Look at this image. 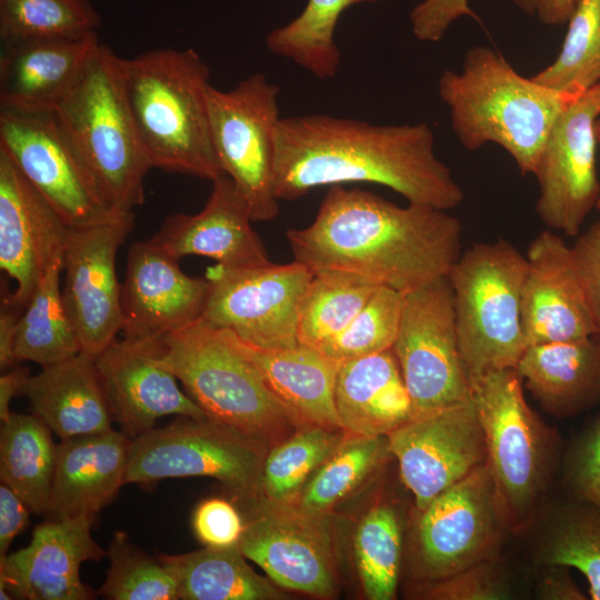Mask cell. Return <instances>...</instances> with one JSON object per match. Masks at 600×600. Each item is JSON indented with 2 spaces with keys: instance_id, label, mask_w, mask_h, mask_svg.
Returning <instances> with one entry per match:
<instances>
[{
  "instance_id": "6da1fadb",
  "label": "cell",
  "mask_w": 600,
  "mask_h": 600,
  "mask_svg": "<svg viewBox=\"0 0 600 600\" xmlns=\"http://www.w3.org/2000/svg\"><path fill=\"white\" fill-rule=\"evenodd\" d=\"M296 261L313 274L402 293L448 277L461 254L462 226L446 210L400 207L360 188L331 186L313 221L288 229Z\"/></svg>"
},
{
  "instance_id": "e0dca14e",
  "label": "cell",
  "mask_w": 600,
  "mask_h": 600,
  "mask_svg": "<svg viewBox=\"0 0 600 600\" xmlns=\"http://www.w3.org/2000/svg\"><path fill=\"white\" fill-rule=\"evenodd\" d=\"M239 546L278 587L322 599L338 593L336 543L326 514L263 500Z\"/></svg>"
},
{
  "instance_id": "277c9868",
  "label": "cell",
  "mask_w": 600,
  "mask_h": 600,
  "mask_svg": "<svg viewBox=\"0 0 600 600\" xmlns=\"http://www.w3.org/2000/svg\"><path fill=\"white\" fill-rule=\"evenodd\" d=\"M438 90L463 148L473 151L497 143L522 176L534 174L554 121L580 97L522 77L489 47L469 49L462 71L446 70Z\"/></svg>"
},
{
  "instance_id": "ffe728a7",
  "label": "cell",
  "mask_w": 600,
  "mask_h": 600,
  "mask_svg": "<svg viewBox=\"0 0 600 600\" xmlns=\"http://www.w3.org/2000/svg\"><path fill=\"white\" fill-rule=\"evenodd\" d=\"M69 226L0 149V268L16 281L7 298L22 310L49 268L63 260Z\"/></svg>"
},
{
  "instance_id": "8d00e7d4",
  "label": "cell",
  "mask_w": 600,
  "mask_h": 600,
  "mask_svg": "<svg viewBox=\"0 0 600 600\" xmlns=\"http://www.w3.org/2000/svg\"><path fill=\"white\" fill-rule=\"evenodd\" d=\"M403 554L399 509L389 501L374 503L359 521L353 536L356 569L367 599L396 598Z\"/></svg>"
},
{
  "instance_id": "f546056e",
  "label": "cell",
  "mask_w": 600,
  "mask_h": 600,
  "mask_svg": "<svg viewBox=\"0 0 600 600\" xmlns=\"http://www.w3.org/2000/svg\"><path fill=\"white\" fill-rule=\"evenodd\" d=\"M22 396L33 414L61 439L112 429L96 359L82 352L30 376Z\"/></svg>"
},
{
  "instance_id": "f1b7e54d",
  "label": "cell",
  "mask_w": 600,
  "mask_h": 600,
  "mask_svg": "<svg viewBox=\"0 0 600 600\" xmlns=\"http://www.w3.org/2000/svg\"><path fill=\"white\" fill-rule=\"evenodd\" d=\"M516 370L549 414L566 419L600 407V339L528 347Z\"/></svg>"
},
{
  "instance_id": "e575fe53",
  "label": "cell",
  "mask_w": 600,
  "mask_h": 600,
  "mask_svg": "<svg viewBox=\"0 0 600 600\" xmlns=\"http://www.w3.org/2000/svg\"><path fill=\"white\" fill-rule=\"evenodd\" d=\"M379 0H308L302 12L266 38L270 52L293 61L318 79L336 77L341 53L336 43L340 16L350 7Z\"/></svg>"
},
{
  "instance_id": "816d5d0a",
  "label": "cell",
  "mask_w": 600,
  "mask_h": 600,
  "mask_svg": "<svg viewBox=\"0 0 600 600\" xmlns=\"http://www.w3.org/2000/svg\"><path fill=\"white\" fill-rule=\"evenodd\" d=\"M22 309L14 306L7 296L1 292L0 309V367L1 370L17 364L13 354V343L19 318Z\"/></svg>"
},
{
  "instance_id": "4dcf8cb0",
  "label": "cell",
  "mask_w": 600,
  "mask_h": 600,
  "mask_svg": "<svg viewBox=\"0 0 600 600\" xmlns=\"http://www.w3.org/2000/svg\"><path fill=\"white\" fill-rule=\"evenodd\" d=\"M526 533L532 560L540 567L563 566L587 579L592 600H600V508L572 498L548 500Z\"/></svg>"
},
{
  "instance_id": "7a4b0ae2",
  "label": "cell",
  "mask_w": 600,
  "mask_h": 600,
  "mask_svg": "<svg viewBox=\"0 0 600 600\" xmlns=\"http://www.w3.org/2000/svg\"><path fill=\"white\" fill-rule=\"evenodd\" d=\"M376 183L409 203L449 211L464 193L434 152L428 123L379 126L316 113L280 118L274 129V191L292 201L314 188Z\"/></svg>"
},
{
  "instance_id": "8fae6325",
  "label": "cell",
  "mask_w": 600,
  "mask_h": 600,
  "mask_svg": "<svg viewBox=\"0 0 600 600\" xmlns=\"http://www.w3.org/2000/svg\"><path fill=\"white\" fill-rule=\"evenodd\" d=\"M280 88L254 73L230 91L207 89L210 130L219 164L243 197L252 221L280 212L274 191V129Z\"/></svg>"
},
{
  "instance_id": "5b68a950",
  "label": "cell",
  "mask_w": 600,
  "mask_h": 600,
  "mask_svg": "<svg viewBox=\"0 0 600 600\" xmlns=\"http://www.w3.org/2000/svg\"><path fill=\"white\" fill-rule=\"evenodd\" d=\"M472 401L483 430L486 467L510 531L526 533L560 472V433L529 406L516 369L480 378L472 384Z\"/></svg>"
},
{
  "instance_id": "681fc988",
  "label": "cell",
  "mask_w": 600,
  "mask_h": 600,
  "mask_svg": "<svg viewBox=\"0 0 600 600\" xmlns=\"http://www.w3.org/2000/svg\"><path fill=\"white\" fill-rule=\"evenodd\" d=\"M31 511L20 497L7 484L0 486V561L3 560L13 539L23 530Z\"/></svg>"
},
{
  "instance_id": "d6986e66",
  "label": "cell",
  "mask_w": 600,
  "mask_h": 600,
  "mask_svg": "<svg viewBox=\"0 0 600 600\" xmlns=\"http://www.w3.org/2000/svg\"><path fill=\"white\" fill-rule=\"evenodd\" d=\"M163 349V338L123 337L96 358L112 419L131 439L164 416L207 419L164 366Z\"/></svg>"
},
{
  "instance_id": "4316f807",
  "label": "cell",
  "mask_w": 600,
  "mask_h": 600,
  "mask_svg": "<svg viewBox=\"0 0 600 600\" xmlns=\"http://www.w3.org/2000/svg\"><path fill=\"white\" fill-rule=\"evenodd\" d=\"M132 439L113 429L62 439L57 446L48 520L86 517L91 520L117 496L124 477Z\"/></svg>"
},
{
  "instance_id": "8992f818",
  "label": "cell",
  "mask_w": 600,
  "mask_h": 600,
  "mask_svg": "<svg viewBox=\"0 0 600 600\" xmlns=\"http://www.w3.org/2000/svg\"><path fill=\"white\" fill-rule=\"evenodd\" d=\"M119 58L99 43L54 111L109 202L132 212L144 201L152 167L127 104Z\"/></svg>"
},
{
  "instance_id": "30bf717a",
  "label": "cell",
  "mask_w": 600,
  "mask_h": 600,
  "mask_svg": "<svg viewBox=\"0 0 600 600\" xmlns=\"http://www.w3.org/2000/svg\"><path fill=\"white\" fill-rule=\"evenodd\" d=\"M267 451L232 429L208 419L184 417L132 439L124 484L210 477L238 498L249 500L259 494Z\"/></svg>"
},
{
  "instance_id": "44dd1931",
  "label": "cell",
  "mask_w": 600,
  "mask_h": 600,
  "mask_svg": "<svg viewBox=\"0 0 600 600\" xmlns=\"http://www.w3.org/2000/svg\"><path fill=\"white\" fill-rule=\"evenodd\" d=\"M92 522L81 517L36 527L27 547L0 561V599H94L79 573L82 562L107 554L91 536Z\"/></svg>"
},
{
  "instance_id": "603a6c76",
  "label": "cell",
  "mask_w": 600,
  "mask_h": 600,
  "mask_svg": "<svg viewBox=\"0 0 600 600\" xmlns=\"http://www.w3.org/2000/svg\"><path fill=\"white\" fill-rule=\"evenodd\" d=\"M526 258L521 326L527 348L596 336L571 247L547 229L530 242Z\"/></svg>"
},
{
  "instance_id": "f35d334b",
  "label": "cell",
  "mask_w": 600,
  "mask_h": 600,
  "mask_svg": "<svg viewBox=\"0 0 600 600\" xmlns=\"http://www.w3.org/2000/svg\"><path fill=\"white\" fill-rule=\"evenodd\" d=\"M377 286L331 274H313L299 304V344L322 351L353 320Z\"/></svg>"
},
{
  "instance_id": "f5cc1de1",
  "label": "cell",
  "mask_w": 600,
  "mask_h": 600,
  "mask_svg": "<svg viewBox=\"0 0 600 600\" xmlns=\"http://www.w3.org/2000/svg\"><path fill=\"white\" fill-rule=\"evenodd\" d=\"M523 12L536 16L542 23H566L576 6V0H512Z\"/></svg>"
},
{
  "instance_id": "3957f363",
  "label": "cell",
  "mask_w": 600,
  "mask_h": 600,
  "mask_svg": "<svg viewBox=\"0 0 600 600\" xmlns=\"http://www.w3.org/2000/svg\"><path fill=\"white\" fill-rule=\"evenodd\" d=\"M124 97L152 168L216 180L224 174L212 143L210 69L191 48L119 58Z\"/></svg>"
},
{
  "instance_id": "d4e9b609",
  "label": "cell",
  "mask_w": 600,
  "mask_h": 600,
  "mask_svg": "<svg viewBox=\"0 0 600 600\" xmlns=\"http://www.w3.org/2000/svg\"><path fill=\"white\" fill-rule=\"evenodd\" d=\"M99 43L97 32L2 41L0 108L54 110Z\"/></svg>"
},
{
  "instance_id": "ee69618b",
  "label": "cell",
  "mask_w": 600,
  "mask_h": 600,
  "mask_svg": "<svg viewBox=\"0 0 600 600\" xmlns=\"http://www.w3.org/2000/svg\"><path fill=\"white\" fill-rule=\"evenodd\" d=\"M410 596L426 600H509L514 580L500 558L483 561L433 580H414Z\"/></svg>"
},
{
  "instance_id": "f907efd6",
  "label": "cell",
  "mask_w": 600,
  "mask_h": 600,
  "mask_svg": "<svg viewBox=\"0 0 600 600\" xmlns=\"http://www.w3.org/2000/svg\"><path fill=\"white\" fill-rule=\"evenodd\" d=\"M543 569L536 594L541 600H586L587 596L580 590L570 574V568L563 566H547Z\"/></svg>"
},
{
  "instance_id": "83f0119b",
  "label": "cell",
  "mask_w": 600,
  "mask_h": 600,
  "mask_svg": "<svg viewBox=\"0 0 600 600\" xmlns=\"http://www.w3.org/2000/svg\"><path fill=\"white\" fill-rule=\"evenodd\" d=\"M334 400L348 434L388 436L414 418L392 349L340 362Z\"/></svg>"
},
{
  "instance_id": "ab89813d",
  "label": "cell",
  "mask_w": 600,
  "mask_h": 600,
  "mask_svg": "<svg viewBox=\"0 0 600 600\" xmlns=\"http://www.w3.org/2000/svg\"><path fill=\"white\" fill-rule=\"evenodd\" d=\"M557 59L531 79L547 88L581 96L600 83V0H576Z\"/></svg>"
},
{
  "instance_id": "60d3db41",
  "label": "cell",
  "mask_w": 600,
  "mask_h": 600,
  "mask_svg": "<svg viewBox=\"0 0 600 600\" xmlns=\"http://www.w3.org/2000/svg\"><path fill=\"white\" fill-rule=\"evenodd\" d=\"M99 26L90 0H0L2 41L76 37L96 32Z\"/></svg>"
},
{
  "instance_id": "9a60e30c",
  "label": "cell",
  "mask_w": 600,
  "mask_h": 600,
  "mask_svg": "<svg viewBox=\"0 0 600 600\" xmlns=\"http://www.w3.org/2000/svg\"><path fill=\"white\" fill-rule=\"evenodd\" d=\"M600 118V83L571 102L557 118L538 161L536 212L550 230L577 237L597 208L596 123Z\"/></svg>"
},
{
  "instance_id": "5bb4252c",
  "label": "cell",
  "mask_w": 600,
  "mask_h": 600,
  "mask_svg": "<svg viewBox=\"0 0 600 600\" xmlns=\"http://www.w3.org/2000/svg\"><path fill=\"white\" fill-rule=\"evenodd\" d=\"M200 321L261 348L299 344L298 310L313 272L293 260L249 268L209 267Z\"/></svg>"
},
{
  "instance_id": "74e56055",
  "label": "cell",
  "mask_w": 600,
  "mask_h": 600,
  "mask_svg": "<svg viewBox=\"0 0 600 600\" xmlns=\"http://www.w3.org/2000/svg\"><path fill=\"white\" fill-rule=\"evenodd\" d=\"M344 430L313 426L296 430L263 459L259 494L276 504H294L303 488L346 437Z\"/></svg>"
},
{
  "instance_id": "836d02e7",
  "label": "cell",
  "mask_w": 600,
  "mask_h": 600,
  "mask_svg": "<svg viewBox=\"0 0 600 600\" xmlns=\"http://www.w3.org/2000/svg\"><path fill=\"white\" fill-rule=\"evenodd\" d=\"M62 270L63 260L49 268L19 318L13 343L17 363L31 361L46 368L81 352L62 300Z\"/></svg>"
},
{
  "instance_id": "b9f144b4",
  "label": "cell",
  "mask_w": 600,
  "mask_h": 600,
  "mask_svg": "<svg viewBox=\"0 0 600 600\" xmlns=\"http://www.w3.org/2000/svg\"><path fill=\"white\" fill-rule=\"evenodd\" d=\"M110 566L98 593L110 600H178V584L171 571L117 532L109 546Z\"/></svg>"
},
{
  "instance_id": "f6af8a7d",
  "label": "cell",
  "mask_w": 600,
  "mask_h": 600,
  "mask_svg": "<svg viewBox=\"0 0 600 600\" xmlns=\"http://www.w3.org/2000/svg\"><path fill=\"white\" fill-rule=\"evenodd\" d=\"M560 472L567 497L600 508V414L564 447Z\"/></svg>"
},
{
  "instance_id": "bcb514c9",
  "label": "cell",
  "mask_w": 600,
  "mask_h": 600,
  "mask_svg": "<svg viewBox=\"0 0 600 600\" xmlns=\"http://www.w3.org/2000/svg\"><path fill=\"white\" fill-rule=\"evenodd\" d=\"M246 522L228 500L201 501L192 514V530L204 547L224 548L239 543Z\"/></svg>"
},
{
  "instance_id": "2e32d148",
  "label": "cell",
  "mask_w": 600,
  "mask_h": 600,
  "mask_svg": "<svg viewBox=\"0 0 600 600\" xmlns=\"http://www.w3.org/2000/svg\"><path fill=\"white\" fill-rule=\"evenodd\" d=\"M133 212H129L94 224L69 227L62 300L81 352L94 359L122 330L116 257L133 227Z\"/></svg>"
},
{
  "instance_id": "4fadbf2b",
  "label": "cell",
  "mask_w": 600,
  "mask_h": 600,
  "mask_svg": "<svg viewBox=\"0 0 600 600\" xmlns=\"http://www.w3.org/2000/svg\"><path fill=\"white\" fill-rule=\"evenodd\" d=\"M392 350L414 417L471 400L472 388L459 349L448 277L403 293Z\"/></svg>"
},
{
  "instance_id": "d6a6232c",
  "label": "cell",
  "mask_w": 600,
  "mask_h": 600,
  "mask_svg": "<svg viewBox=\"0 0 600 600\" xmlns=\"http://www.w3.org/2000/svg\"><path fill=\"white\" fill-rule=\"evenodd\" d=\"M49 430L36 414L11 412L0 432L1 482L38 516L47 511L56 469L57 446Z\"/></svg>"
},
{
  "instance_id": "d590c367",
  "label": "cell",
  "mask_w": 600,
  "mask_h": 600,
  "mask_svg": "<svg viewBox=\"0 0 600 600\" xmlns=\"http://www.w3.org/2000/svg\"><path fill=\"white\" fill-rule=\"evenodd\" d=\"M389 457L387 436L346 434L322 462L300 493L294 506L328 516L337 504L374 476Z\"/></svg>"
},
{
  "instance_id": "c3c4849f",
  "label": "cell",
  "mask_w": 600,
  "mask_h": 600,
  "mask_svg": "<svg viewBox=\"0 0 600 600\" xmlns=\"http://www.w3.org/2000/svg\"><path fill=\"white\" fill-rule=\"evenodd\" d=\"M479 17L468 0H423L410 13L413 36L424 42H438L450 24L460 17Z\"/></svg>"
},
{
  "instance_id": "484cf974",
  "label": "cell",
  "mask_w": 600,
  "mask_h": 600,
  "mask_svg": "<svg viewBox=\"0 0 600 600\" xmlns=\"http://www.w3.org/2000/svg\"><path fill=\"white\" fill-rule=\"evenodd\" d=\"M220 330L252 364L298 429L319 426L343 430L334 400L340 362L302 344L261 348L240 340L227 330Z\"/></svg>"
},
{
  "instance_id": "ba28073f",
  "label": "cell",
  "mask_w": 600,
  "mask_h": 600,
  "mask_svg": "<svg viewBox=\"0 0 600 600\" xmlns=\"http://www.w3.org/2000/svg\"><path fill=\"white\" fill-rule=\"evenodd\" d=\"M527 268L526 256L500 239L469 247L448 274L471 388L490 372L516 369L527 349L521 326Z\"/></svg>"
},
{
  "instance_id": "7402d4cb",
  "label": "cell",
  "mask_w": 600,
  "mask_h": 600,
  "mask_svg": "<svg viewBox=\"0 0 600 600\" xmlns=\"http://www.w3.org/2000/svg\"><path fill=\"white\" fill-rule=\"evenodd\" d=\"M206 278L187 276L179 260L150 239L130 246L121 284L122 332L127 338H163L201 318Z\"/></svg>"
},
{
  "instance_id": "cb8c5ba5",
  "label": "cell",
  "mask_w": 600,
  "mask_h": 600,
  "mask_svg": "<svg viewBox=\"0 0 600 600\" xmlns=\"http://www.w3.org/2000/svg\"><path fill=\"white\" fill-rule=\"evenodd\" d=\"M212 182L211 194L200 212L169 216L150 240L178 260L201 256L231 269L270 263L234 182L227 174Z\"/></svg>"
},
{
  "instance_id": "52a82bcc",
  "label": "cell",
  "mask_w": 600,
  "mask_h": 600,
  "mask_svg": "<svg viewBox=\"0 0 600 600\" xmlns=\"http://www.w3.org/2000/svg\"><path fill=\"white\" fill-rule=\"evenodd\" d=\"M163 363L206 418L269 450L298 428L252 364L202 321L163 337Z\"/></svg>"
},
{
  "instance_id": "1f68e13d",
  "label": "cell",
  "mask_w": 600,
  "mask_h": 600,
  "mask_svg": "<svg viewBox=\"0 0 600 600\" xmlns=\"http://www.w3.org/2000/svg\"><path fill=\"white\" fill-rule=\"evenodd\" d=\"M173 574L182 600H283L286 594L246 561L239 543L159 554Z\"/></svg>"
},
{
  "instance_id": "ac0fdd59",
  "label": "cell",
  "mask_w": 600,
  "mask_h": 600,
  "mask_svg": "<svg viewBox=\"0 0 600 600\" xmlns=\"http://www.w3.org/2000/svg\"><path fill=\"white\" fill-rule=\"evenodd\" d=\"M387 438L417 510L486 466L484 436L472 398L417 416Z\"/></svg>"
},
{
  "instance_id": "7c38bea8",
  "label": "cell",
  "mask_w": 600,
  "mask_h": 600,
  "mask_svg": "<svg viewBox=\"0 0 600 600\" xmlns=\"http://www.w3.org/2000/svg\"><path fill=\"white\" fill-rule=\"evenodd\" d=\"M0 149L69 227L129 213L109 202L54 110L0 108Z\"/></svg>"
},
{
  "instance_id": "7dc6e473",
  "label": "cell",
  "mask_w": 600,
  "mask_h": 600,
  "mask_svg": "<svg viewBox=\"0 0 600 600\" xmlns=\"http://www.w3.org/2000/svg\"><path fill=\"white\" fill-rule=\"evenodd\" d=\"M571 251L600 339V218L576 238Z\"/></svg>"
},
{
  "instance_id": "db71d44e",
  "label": "cell",
  "mask_w": 600,
  "mask_h": 600,
  "mask_svg": "<svg viewBox=\"0 0 600 600\" xmlns=\"http://www.w3.org/2000/svg\"><path fill=\"white\" fill-rule=\"evenodd\" d=\"M29 369L14 366L0 377V419L7 421L11 414L10 401L23 393L24 386L30 377Z\"/></svg>"
},
{
  "instance_id": "11a10c76",
  "label": "cell",
  "mask_w": 600,
  "mask_h": 600,
  "mask_svg": "<svg viewBox=\"0 0 600 600\" xmlns=\"http://www.w3.org/2000/svg\"><path fill=\"white\" fill-rule=\"evenodd\" d=\"M596 136H597L598 143L600 144V119H598L596 123Z\"/></svg>"
},
{
  "instance_id": "9c48e42d",
  "label": "cell",
  "mask_w": 600,
  "mask_h": 600,
  "mask_svg": "<svg viewBox=\"0 0 600 600\" xmlns=\"http://www.w3.org/2000/svg\"><path fill=\"white\" fill-rule=\"evenodd\" d=\"M509 534L504 512L486 466L413 508L407 542L411 580L439 579L500 558Z\"/></svg>"
},
{
  "instance_id": "7bdbcfd3",
  "label": "cell",
  "mask_w": 600,
  "mask_h": 600,
  "mask_svg": "<svg viewBox=\"0 0 600 600\" xmlns=\"http://www.w3.org/2000/svg\"><path fill=\"white\" fill-rule=\"evenodd\" d=\"M402 303V292L377 287L350 324L320 352L343 362L392 349Z\"/></svg>"
},
{
  "instance_id": "9f6ffc18",
  "label": "cell",
  "mask_w": 600,
  "mask_h": 600,
  "mask_svg": "<svg viewBox=\"0 0 600 600\" xmlns=\"http://www.w3.org/2000/svg\"><path fill=\"white\" fill-rule=\"evenodd\" d=\"M597 209H600V199H599V202H598Z\"/></svg>"
}]
</instances>
